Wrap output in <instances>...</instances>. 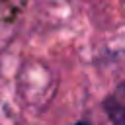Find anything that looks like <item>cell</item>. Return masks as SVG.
I'll return each mask as SVG.
<instances>
[{"label": "cell", "instance_id": "obj_1", "mask_svg": "<svg viewBox=\"0 0 125 125\" xmlns=\"http://www.w3.org/2000/svg\"><path fill=\"white\" fill-rule=\"evenodd\" d=\"M107 115L115 125H125V82H121L104 104Z\"/></svg>", "mask_w": 125, "mask_h": 125}, {"label": "cell", "instance_id": "obj_2", "mask_svg": "<svg viewBox=\"0 0 125 125\" xmlns=\"http://www.w3.org/2000/svg\"><path fill=\"white\" fill-rule=\"evenodd\" d=\"M78 125H88V123H84V121H82V123H78Z\"/></svg>", "mask_w": 125, "mask_h": 125}]
</instances>
